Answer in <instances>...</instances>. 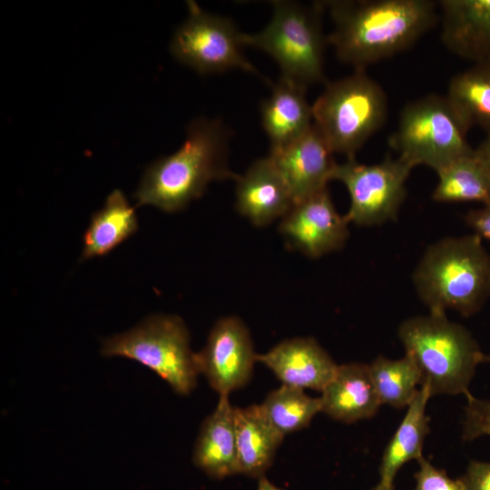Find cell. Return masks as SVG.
<instances>
[{
	"mask_svg": "<svg viewBox=\"0 0 490 490\" xmlns=\"http://www.w3.org/2000/svg\"><path fill=\"white\" fill-rule=\"evenodd\" d=\"M334 24L327 36L337 57L356 70L411 47L437 22L431 0H336L323 2Z\"/></svg>",
	"mask_w": 490,
	"mask_h": 490,
	"instance_id": "1",
	"label": "cell"
},
{
	"mask_svg": "<svg viewBox=\"0 0 490 490\" xmlns=\"http://www.w3.org/2000/svg\"><path fill=\"white\" fill-rule=\"evenodd\" d=\"M232 132L219 119L198 117L186 129L182 145L147 166L133 195L137 206L175 212L200 198L213 181L234 180L229 167Z\"/></svg>",
	"mask_w": 490,
	"mask_h": 490,
	"instance_id": "2",
	"label": "cell"
},
{
	"mask_svg": "<svg viewBox=\"0 0 490 490\" xmlns=\"http://www.w3.org/2000/svg\"><path fill=\"white\" fill-rule=\"evenodd\" d=\"M412 280L430 313L472 316L490 297V254L475 233L440 239L427 247Z\"/></svg>",
	"mask_w": 490,
	"mask_h": 490,
	"instance_id": "3",
	"label": "cell"
},
{
	"mask_svg": "<svg viewBox=\"0 0 490 490\" xmlns=\"http://www.w3.org/2000/svg\"><path fill=\"white\" fill-rule=\"evenodd\" d=\"M397 333L406 354L421 372V386H426L431 396L469 393L484 353L465 327L448 320L446 314L429 312L405 319Z\"/></svg>",
	"mask_w": 490,
	"mask_h": 490,
	"instance_id": "4",
	"label": "cell"
},
{
	"mask_svg": "<svg viewBox=\"0 0 490 490\" xmlns=\"http://www.w3.org/2000/svg\"><path fill=\"white\" fill-rule=\"evenodd\" d=\"M272 17L256 34H242L244 46H251L270 55L281 70L280 77L305 89L325 83L323 2L305 5L294 1L271 2Z\"/></svg>",
	"mask_w": 490,
	"mask_h": 490,
	"instance_id": "5",
	"label": "cell"
},
{
	"mask_svg": "<svg viewBox=\"0 0 490 490\" xmlns=\"http://www.w3.org/2000/svg\"><path fill=\"white\" fill-rule=\"evenodd\" d=\"M313 124L334 153L354 158L385 123V91L365 70L326 83L312 104Z\"/></svg>",
	"mask_w": 490,
	"mask_h": 490,
	"instance_id": "6",
	"label": "cell"
},
{
	"mask_svg": "<svg viewBox=\"0 0 490 490\" xmlns=\"http://www.w3.org/2000/svg\"><path fill=\"white\" fill-rule=\"evenodd\" d=\"M102 355L141 363L164 379L180 395H188L200 374L190 334L175 315L154 314L131 329L103 340Z\"/></svg>",
	"mask_w": 490,
	"mask_h": 490,
	"instance_id": "7",
	"label": "cell"
},
{
	"mask_svg": "<svg viewBox=\"0 0 490 490\" xmlns=\"http://www.w3.org/2000/svg\"><path fill=\"white\" fill-rule=\"evenodd\" d=\"M468 131L446 95L428 94L403 108L388 143L413 167L426 165L437 172L474 151Z\"/></svg>",
	"mask_w": 490,
	"mask_h": 490,
	"instance_id": "8",
	"label": "cell"
},
{
	"mask_svg": "<svg viewBox=\"0 0 490 490\" xmlns=\"http://www.w3.org/2000/svg\"><path fill=\"white\" fill-rule=\"evenodd\" d=\"M189 15L176 28L170 51L181 64L200 74H221L240 69L262 76L243 53V33L230 18L203 10L195 1L186 2Z\"/></svg>",
	"mask_w": 490,
	"mask_h": 490,
	"instance_id": "9",
	"label": "cell"
},
{
	"mask_svg": "<svg viewBox=\"0 0 490 490\" xmlns=\"http://www.w3.org/2000/svg\"><path fill=\"white\" fill-rule=\"evenodd\" d=\"M414 167L397 156L365 164L355 157L337 165L332 180L344 184L350 199L344 215L358 226H377L394 220L406 197V182Z\"/></svg>",
	"mask_w": 490,
	"mask_h": 490,
	"instance_id": "10",
	"label": "cell"
},
{
	"mask_svg": "<svg viewBox=\"0 0 490 490\" xmlns=\"http://www.w3.org/2000/svg\"><path fill=\"white\" fill-rule=\"evenodd\" d=\"M257 354L249 329L234 316L220 318L196 353L200 374L219 395H230L250 379Z\"/></svg>",
	"mask_w": 490,
	"mask_h": 490,
	"instance_id": "11",
	"label": "cell"
},
{
	"mask_svg": "<svg viewBox=\"0 0 490 490\" xmlns=\"http://www.w3.org/2000/svg\"><path fill=\"white\" fill-rule=\"evenodd\" d=\"M279 230L289 247L310 258L340 250L348 237V222L337 211L328 189L295 203Z\"/></svg>",
	"mask_w": 490,
	"mask_h": 490,
	"instance_id": "12",
	"label": "cell"
},
{
	"mask_svg": "<svg viewBox=\"0 0 490 490\" xmlns=\"http://www.w3.org/2000/svg\"><path fill=\"white\" fill-rule=\"evenodd\" d=\"M269 156L287 183L294 204L327 189L338 165L334 152L314 124L296 142L270 152Z\"/></svg>",
	"mask_w": 490,
	"mask_h": 490,
	"instance_id": "13",
	"label": "cell"
},
{
	"mask_svg": "<svg viewBox=\"0 0 490 490\" xmlns=\"http://www.w3.org/2000/svg\"><path fill=\"white\" fill-rule=\"evenodd\" d=\"M256 360L269 368L282 385L322 392L338 365L313 338H294L257 354Z\"/></svg>",
	"mask_w": 490,
	"mask_h": 490,
	"instance_id": "14",
	"label": "cell"
},
{
	"mask_svg": "<svg viewBox=\"0 0 490 490\" xmlns=\"http://www.w3.org/2000/svg\"><path fill=\"white\" fill-rule=\"evenodd\" d=\"M441 40L454 54L490 62V0H442Z\"/></svg>",
	"mask_w": 490,
	"mask_h": 490,
	"instance_id": "15",
	"label": "cell"
},
{
	"mask_svg": "<svg viewBox=\"0 0 490 490\" xmlns=\"http://www.w3.org/2000/svg\"><path fill=\"white\" fill-rule=\"evenodd\" d=\"M293 205L291 192L270 156L255 161L236 180V209L256 226L283 218Z\"/></svg>",
	"mask_w": 490,
	"mask_h": 490,
	"instance_id": "16",
	"label": "cell"
},
{
	"mask_svg": "<svg viewBox=\"0 0 490 490\" xmlns=\"http://www.w3.org/2000/svg\"><path fill=\"white\" fill-rule=\"evenodd\" d=\"M270 86L272 93L261 103L260 115L271 152L303 136L313 124V114L306 98L307 89L282 77Z\"/></svg>",
	"mask_w": 490,
	"mask_h": 490,
	"instance_id": "17",
	"label": "cell"
},
{
	"mask_svg": "<svg viewBox=\"0 0 490 490\" xmlns=\"http://www.w3.org/2000/svg\"><path fill=\"white\" fill-rule=\"evenodd\" d=\"M321 393V412L344 423L370 418L381 405L368 365L362 363L338 365L333 378Z\"/></svg>",
	"mask_w": 490,
	"mask_h": 490,
	"instance_id": "18",
	"label": "cell"
},
{
	"mask_svg": "<svg viewBox=\"0 0 490 490\" xmlns=\"http://www.w3.org/2000/svg\"><path fill=\"white\" fill-rule=\"evenodd\" d=\"M234 409L229 396L220 395L195 441L192 457L195 466L215 479L239 474Z\"/></svg>",
	"mask_w": 490,
	"mask_h": 490,
	"instance_id": "19",
	"label": "cell"
},
{
	"mask_svg": "<svg viewBox=\"0 0 490 490\" xmlns=\"http://www.w3.org/2000/svg\"><path fill=\"white\" fill-rule=\"evenodd\" d=\"M234 420L239 473L259 479L271 466L284 436L260 405L235 407Z\"/></svg>",
	"mask_w": 490,
	"mask_h": 490,
	"instance_id": "20",
	"label": "cell"
},
{
	"mask_svg": "<svg viewBox=\"0 0 490 490\" xmlns=\"http://www.w3.org/2000/svg\"><path fill=\"white\" fill-rule=\"evenodd\" d=\"M430 397L429 388L422 385L408 405L404 418L384 451L379 467V483L393 485L402 466L423 456L425 438L429 433V417L426 409Z\"/></svg>",
	"mask_w": 490,
	"mask_h": 490,
	"instance_id": "21",
	"label": "cell"
},
{
	"mask_svg": "<svg viewBox=\"0 0 490 490\" xmlns=\"http://www.w3.org/2000/svg\"><path fill=\"white\" fill-rule=\"evenodd\" d=\"M138 230L135 210L120 189L113 190L103 208L93 213L83 234L81 260L102 257Z\"/></svg>",
	"mask_w": 490,
	"mask_h": 490,
	"instance_id": "22",
	"label": "cell"
},
{
	"mask_svg": "<svg viewBox=\"0 0 490 490\" xmlns=\"http://www.w3.org/2000/svg\"><path fill=\"white\" fill-rule=\"evenodd\" d=\"M436 173L437 184L432 198L437 202H490V176L475 154L460 156Z\"/></svg>",
	"mask_w": 490,
	"mask_h": 490,
	"instance_id": "23",
	"label": "cell"
},
{
	"mask_svg": "<svg viewBox=\"0 0 490 490\" xmlns=\"http://www.w3.org/2000/svg\"><path fill=\"white\" fill-rule=\"evenodd\" d=\"M446 96L469 130L479 126L490 132V62L455 75Z\"/></svg>",
	"mask_w": 490,
	"mask_h": 490,
	"instance_id": "24",
	"label": "cell"
},
{
	"mask_svg": "<svg viewBox=\"0 0 490 490\" xmlns=\"http://www.w3.org/2000/svg\"><path fill=\"white\" fill-rule=\"evenodd\" d=\"M368 369L380 403L396 408L408 407L422 384L421 372L407 354L399 359L378 356Z\"/></svg>",
	"mask_w": 490,
	"mask_h": 490,
	"instance_id": "25",
	"label": "cell"
},
{
	"mask_svg": "<svg viewBox=\"0 0 490 490\" xmlns=\"http://www.w3.org/2000/svg\"><path fill=\"white\" fill-rule=\"evenodd\" d=\"M260 406L269 421L284 436L307 427L321 412L319 397H309L303 389L287 385L269 393Z\"/></svg>",
	"mask_w": 490,
	"mask_h": 490,
	"instance_id": "26",
	"label": "cell"
},
{
	"mask_svg": "<svg viewBox=\"0 0 490 490\" xmlns=\"http://www.w3.org/2000/svg\"><path fill=\"white\" fill-rule=\"evenodd\" d=\"M463 439L472 441L481 436L490 435V401L466 395Z\"/></svg>",
	"mask_w": 490,
	"mask_h": 490,
	"instance_id": "27",
	"label": "cell"
},
{
	"mask_svg": "<svg viewBox=\"0 0 490 490\" xmlns=\"http://www.w3.org/2000/svg\"><path fill=\"white\" fill-rule=\"evenodd\" d=\"M417 462L419 468L415 475L416 484L413 490H466L460 478H450L445 470L436 468L424 456Z\"/></svg>",
	"mask_w": 490,
	"mask_h": 490,
	"instance_id": "28",
	"label": "cell"
},
{
	"mask_svg": "<svg viewBox=\"0 0 490 490\" xmlns=\"http://www.w3.org/2000/svg\"><path fill=\"white\" fill-rule=\"evenodd\" d=\"M460 479L466 490H490V463L472 461Z\"/></svg>",
	"mask_w": 490,
	"mask_h": 490,
	"instance_id": "29",
	"label": "cell"
},
{
	"mask_svg": "<svg viewBox=\"0 0 490 490\" xmlns=\"http://www.w3.org/2000/svg\"><path fill=\"white\" fill-rule=\"evenodd\" d=\"M466 221L475 234L482 240H490V202L483 204L479 209L468 211Z\"/></svg>",
	"mask_w": 490,
	"mask_h": 490,
	"instance_id": "30",
	"label": "cell"
},
{
	"mask_svg": "<svg viewBox=\"0 0 490 490\" xmlns=\"http://www.w3.org/2000/svg\"><path fill=\"white\" fill-rule=\"evenodd\" d=\"M474 151L476 158L490 176V132H486L485 139Z\"/></svg>",
	"mask_w": 490,
	"mask_h": 490,
	"instance_id": "31",
	"label": "cell"
},
{
	"mask_svg": "<svg viewBox=\"0 0 490 490\" xmlns=\"http://www.w3.org/2000/svg\"><path fill=\"white\" fill-rule=\"evenodd\" d=\"M257 490H284L273 485L265 475L259 478Z\"/></svg>",
	"mask_w": 490,
	"mask_h": 490,
	"instance_id": "32",
	"label": "cell"
},
{
	"mask_svg": "<svg viewBox=\"0 0 490 490\" xmlns=\"http://www.w3.org/2000/svg\"><path fill=\"white\" fill-rule=\"evenodd\" d=\"M371 490H394V487H393V485H383L381 483H378Z\"/></svg>",
	"mask_w": 490,
	"mask_h": 490,
	"instance_id": "33",
	"label": "cell"
},
{
	"mask_svg": "<svg viewBox=\"0 0 490 490\" xmlns=\"http://www.w3.org/2000/svg\"><path fill=\"white\" fill-rule=\"evenodd\" d=\"M481 362L490 363V355L483 354Z\"/></svg>",
	"mask_w": 490,
	"mask_h": 490,
	"instance_id": "34",
	"label": "cell"
}]
</instances>
